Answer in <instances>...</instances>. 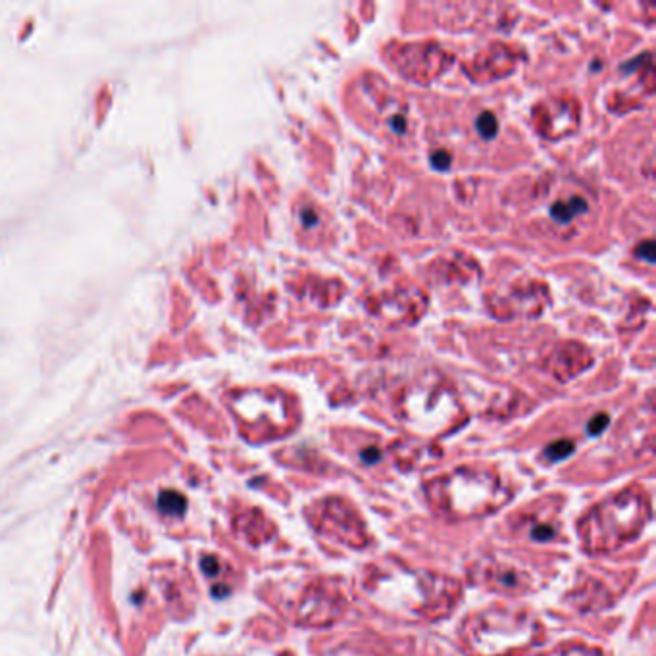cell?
<instances>
[{"mask_svg": "<svg viewBox=\"0 0 656 656\" xmlns=\"http://www.w3.org/2000/svg\"><path fill=\"white\" fill-rule=\"evenodd\" d=\"M583 212H587V202L581 197H574L566 202H556L551 208L552 220H556L558 224H568Z\"/></svg>", "mask_w": 656, "mask_h": 656, "instance_id": "obj_1", "label": "cell"}, {"mask_svg": "<svg viewBox=\"0 0 656 656\" xmlns=\"http://www.w3.org/2000/svg\"><path fill=\"white\" fill-rule=\"evenodd\" d=\"M637 257H645L647 262H655V247H653V241H645L643 245L637 248Z\"/></svg>", "mask_w": 656, "mask_h": 656, "instance_id": "obj_7", "label": "cell"}, {"mask_svg": "<svg viewBox=\"0 0 656 656\" xmlns=\"http://www.w3.org/2000/svg\"><path fill=\"white\" fill-rule=\"evenodd\" d=\"M432 164L437 169H448V166H450V154H448L447 151H437V153H433Z\"/></svg>", "mask_w": 656, "mask_h": 656, "instance_id": "obj_6", "label": "cell"}, {"mask_svg": "<svg viewBox=\"0 0 656 656\" xmlns=\"http://www.w3.org/2000/svg\"><path fill=\"white\" fill-rule=\"evenodd\" d=\"M607 425H609V416H607V414H599V416L593 418L591 422H589V427H587V429H589L591 435H599Z\"/></svg>", "mask_w": 656, "mask_h": 656, "instance_id": "obj_5", "label": "cell"}, {"mask_svg": "<svg viewBox=\"0 0 656 656\" xmlns=\"http://www.w3.org/2000/svg\"><path fill=\"white\" fill-rule=\"evenodd\" d=\"M158 506L164 514H171V516H181L185 512V496L179 495L177 491H164L158 496Z\"/></svg>", "mask_w": 656, "mask_h": 656, "instance_id": "obj_2", "label": "cell"}, {"mask_svg": "<svg viewBox=\"0 0 656 656\" xmlns=\"http://www.w3.org/2000/svg\"><path fill=\"white\" fill-rule=\"evenodd\" d=\"M400 123H404V120H402V118H397V120H392V121H391L392 129L397 128V131H399V133H402V131H404V128H402Z\"/></svg>", "mask_w": 656, "mask_h": 656, "instance_id": "obj_9", "label": "cell"}, {"mask_svg": "<svg viewBox=\"0 0 656 656\" xmlns=\"http://www.w3.org/2000/svg\"><path fill=\"white\" fill-rule=\"evenodd\" d=\"M475 128L481 133V137H485V139H493L496 135V131H498V123H496V118L491 112H483L475 121Z\"/></svg>", "mask_w": 656, "mask_h": 656, "instance_id": "obj_3", "label": "cell"}, {"mask_svg": "<svg viewBox=\"0 0 656 656\" xmlns=\"http://www.w3.org/2000/svg\"><path fill=\"white\" fill-rule=\"evenodd\" d=\"M377 458H379V450H376V448H369V450H366V452H362V460H366V462H369V464H372V462H376Z\"/></svg>", "mask_w": 656, "mask_h": 656, "instance_id": "obj_8", "label": "cell"}, {"mask_svg": "<svg viewBox=\"0 0 656 656\" xmlns=\"http://www.w3.org/2000/svg\"><path fill=\"white\" fill-rule=\"evenodd\" d=\"M574 452V443L572 441H556L552 443L551 447L547 448V457L551 460H562V458L570 457Z\"/></svg>", "mask_w": 656, "mask_h": 656, "instance_id": "obj_4", "label": "cell"}]
</instances>
